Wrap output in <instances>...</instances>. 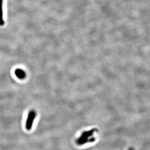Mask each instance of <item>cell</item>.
<instances>
[{
	"label": "cell",
	"mask_w": 150,
	"mask_h": 150,
	"mask_svg": "<svg viewBox=\"0 0 150 150\" xmlns=\"http://www.w3.org/2000/svg\"><path fill=\"white\" fill-rule=\"evenodd\" d=\"M94 132V131L92 130L83 132L77 139L76 142L77 144L81 145L86 144L87 142L93 141V139H94V138H92V137H93Z\"/></svg>",
	"instance_id": "6da1fadb"
},
{
	"label": "cell",
	"mask_w": 150,
	"mask_h": 150,
	"mask_svg": "<svg viewBox=\"0 0 150 150\" xmlns=\"http://www.w3.org/2000/svg\"><path fill=\"white\" fill-rule=\"evenodd\" d=\"M37 116V113L34 110H30L29 112L26 121L25 127L27 130H30L33 126V122Z\"/></svg>",
	"instance_id": "7a4b0ae2"
},
{
	"label": "cell",
	"mask_w": 150,
	"mask_h": 150,
	"mask_svg": "<svg viewBox=\"0 0 150 150\" xmlns=\"http://www.w3.org/2000/svg\"><path fill=\"white\" fill-rule=\"evenodd\" d=\"M15 74L16 76L20 79H23L25 78L26 74L25 71L21 69H17L15 71Z\"/></svg>",
	"instance_id": "3957f363"
},
{
	"label": "cell",
	"mask_w": 150,
	"mask_h": 150,
	"mask_svg": "<svg viewBox=\"0 0 150 150\" xmlns=\"http://www.w3.org/2000/svg\"><path fill=\"white\" fill-rule=\"evenodd\" d=\"M3 0H0V26L4 25V12L3 10Z\"/></svg>",
	"instance_id": "277c9868"
},
{
	"label": "cell",
	"mask_w": 150,
	"mask_h": 150,
	"mask_svg": "<svg viewBox=\"0 0 150 150\" xmlns=\"http://www.w3.org/2000/svg\"><path fill=\"white\" fill-rule=\"evenodd\" d=\"M128 150H134V149H133V148H130Z\"/></svg>",
	"instance_id": "5b68a950"
}]
</instances>
